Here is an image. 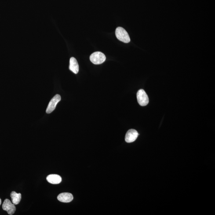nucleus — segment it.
<instances>
[{
	"mask_svg": "<svg viewBox=\"0 0 215 215\" xmlns=\"http://www.w3.org/2000/svg\"><path fill=\"white\" fill-rule=\"evenodd\" d=\"M61 97L60 95H56L49 102L47 108L46 110V112L47 114H50L56 109V106L58 103L60 101Z\"/></svg>",
	"mask_w": 215,
	"mask_h": 215,
	"instance_id": "obj_4",
	"label": "nucleus"
},
{
	"mask_svg": "<svg viewBox=\"0 0 215 215\" xmlns=\"http://www.w3.org/2000/svg\"><path fill=\"white\" fill-rule=\"evenodd\" d=\"M106 59V56L104 54L100 52H94L90 57L91 62L95 65L102 64L105 61Z\"/></svg>",
	"mask_w": 215,
	"mask_h": 215,
	"instance_id": "obj_2",
	"label": "nucleus"
},
{
	"mask_svg": "<svg viewBox=\"0 0 215 215\" xmlns=\"http://www.w3.org/2000/svg\"><path fill=\"white\" fill-rule=\"evenodd\" d=\"M12 203L15 205H17L20 203L21 199V194L17 193L15 191L12 192L11 194Z\"/></svg>",
	"mask_w": 215,
	"mask_h": 215,
	"instance_id": "obj_10",
	"label": "nucleus"
},
{
	"mask_svg": "<svg viewBox=\"0 0 215 215\" xmlns=\"http://www.w3.org/2000/svg\"><path fill=\"white\" fill-rule=\"evenodd\" d=\"M47 180L51 184H58L61 182V177L57 175H50L46 178Z\"/></svg>",
	"mask_w": 215,
	"mask_h": 215,
	"instance_id": "obj_9",
	"label": "nucleus"
},
{
	"mask_svg": "<svg viewBox=\"0 0 215 215\" xmlns=\"http://www.w3.org/2000/svg\"><path fill=\"white\" fill-rule=\"evenodd\" d=\"M74 199L72 194L70 193L64 192L59 194L57 196L58 200L64 203L71 202Z\"/></svg>",
	"mask_w": 215,
	"mask_h": 215,
	"instance_id": "obj_7",
	"label": "nucleus"
},
{
	"mask_svg": "<svg viewBox=\"0 0 215 215\" xmlns=\"http://www.w3.org/2000/svg\"><path fill=\"white\" fill-rule=\"evenodd\" d=\"M2 208L4 210L6 211L8 214L13 215L16 211V207L14 204H12L9 199H5L2 204Z\"/></svg>",
	"mask_w": 215,
	"mask_h": 215,
	"instance_id": "obj_5",
	"label": "nucleus"
},
{
	"mask_svg": "<svg viewBox=\"0 0 215 215\" xmlns=\"http://www.w3.org/2000/svg\"><path fill=\"white\" fill-rule=\"evenodd\" d=\"M139 134L134 129H129L126 133L125 141L127 143H132L137 139Z\"/></svg>",
	"mask_w": 215,
	"mask_h": 215,
	"instance_id": "obj_6",
	"label": "nucleus"
},
{
	"mask_svg": "<svg viewBox=\"0 0 215 215\" xmlns=\"http://www.w3.org/2000/svg\"><path fill=\"white\" fill-rule=\"evenodd\" d=\"M69 69L74 74H77L79 71V66L76 59L74 57L71 58Z\"/></svg>",
	"mask_w": 215,
	"mask_h": 215,
	"instance_id": "obj_8",
	"label": "nucleus"
},
{
	"mask_svg": "<svg viewBox=\"0 0 215 215\" xmlns=\"http://www.w3.org/2000/svg\"><path fill=\"white\" fill-rule=\"evenodd\" d=\"M1 202H2V201H1V198H0V205H1Z\"/></svg>",
	"mask_w": 215,
	"mask_h": 215,
	"instance_id": "obj_11",
	"label": "nucleus"
},
{
	"mask_svg": "<svg viewBox=\"0 0 215 215\" xmlns=\"http://www.w3.org/2000/svg\"><path fill=\"white\" fill-rule=\"evenodd\" d=\"M116 38L120 41L125 43H128L130 42V37L129 34L124 29L121 27H117L116 30Z\"/></svg>",
	"mask_w": 215,
	"mask_h": 215,
	"instance_id": "obj_1",
	"label": "nucleus"
},
{
	"mask_svg": "<svg viewBox=\"0 0 215 215\" xmlns=\"http://www.w3.org/2000/svg\"><path fill=\"white\" fill-rule=\"evenodd\" d=\"M137 98L138 103L140 106H146L149 102L148 96L144 90L140 89L138 91Z\"/></svg>",
	"mask_w": 215,
	"mask_h": 215,
	"instance_id": "obj_3",
	"label": "nucleus"
}]
</instances>
